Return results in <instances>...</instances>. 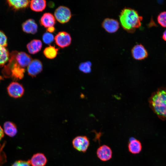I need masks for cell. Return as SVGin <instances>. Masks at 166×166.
Masks as SVG:
<instances>
[{
    "label": "cell",
    "instance_id": "52a82bcc",
    "mask_svg": "<svg viewBox=\"0 0 166 166\" xmlns=\"http://www.w3.org/2000/svg\"><path fill=\"white\" fill-rule=\"evenodd\" d=\"M54 40L58 46L64 48L70 44L72 39L68 33L65 31H61L58 32L55 36Z\"/></svg>",
    "mask_w": 166,
    "mask_h": 166
},
{
    "label": "cell",
    "instance_id": "7c38bea8",
    "mask_svg": "<svg viewBox=\"0 0 166 166\" xmlns=\"http://www.w3.org/2000/svg\"><path fill=\"white\" fill-rule=\"evenodd\" d=\"M119 23L117 20L109 18H105L102 23V27L108 32H116L119 27Z\"/></svg>",
    "mask_w": 166,
    "mask_h": 166
},
{
    "label": "cell",
    "instance_id": "cb8c5ba5",
    "mask_svg": "<svg viewBox=\"0 0 166 166\" xmlns=\"http://www.w3.org/2000/svg\"><path fill=\"white\" fill-rule=\"evenodd\" d=\"M42 39L45 44H49L53 41L54 37L52 34L47 32L44 34Z\"/></svg>",
    "mask_w": 166,
    "mask_h": 166
},
{
    "label": "cell",
    "instance_id": "2e32d148",
    "mask_svg": "<svg viewBox=\"0 0 166 166\" xmlns=\"http://www.w3.org/2000/svg\"><path fill=\"white\" fill-rule=\"evenodd\" d=\"M129 151L133 154H135L139 153L142 148L140 142L134 137L130 138L128 144Z\"/></svg>",
    "mask_w": 166,
    "mask_h": 166
},
{
    "label": "cell",
    "instance_id": "7402d4cb",
    "mask_svg": "<svg viewBox=\"0 0 166 166\" xmlns=\"http://www.w3.org/2000/svg\"><path fill=\"white\" fill-rule=\"evenodd\" d=\"M10 54L5 47L0 46V67H2L8 61Z\"/></svg>",
    "mask_w": 166,
    "mask_h": 166
},
{
    "label": "cell",
    "instance_id": "f546056e",
    "mask_svg": "<svg viewBox=\"0 0 166 166\" xmlns=\"http://www.w3.org/2000/svg\"><path fill=\"white\" fill-rule=\"evenodd\" d=\"M162 38L164 40L166 41V30L163 32Z\"/></svg>",
    "mask_w": 166,
    "mask_h": 166
},
{
    "label": "cell",
    "instance_id": "ba28073f",
    "mask_svg": "<svg viewBox=\"0 0 166 166\" xmlns=\"http://www.w3.org/2000/svg\"><path fill=\"white\" fill-rule=\"evenodd\" d=\"M42 68L41 61L38 59H34L32 60L27 66V72L30 76L34 77L42 71Z\"/></svg>",
    "mask_w": 166,
    "mask_h": 166
},
{
    "label": "cell",
    "instance_id": "9c48e42d",
    "mask_svg": "<svg viewBox=\"0 0 166 166\" xmlns=\"http://www.w3.org/2000/svg\"><path fill=\"white\" fill-rule=\"evenodd\" d=\"M97 154L98 157L104 161H108L112 157V151L108 145H103L97 149Z\"/></svg>",
    "mask_w": 166,
    "mask_h": 166
},
{
    "label": "cell",
    "instance_id": "3957f363",
    "mask_svg": "<svg viewBox=\"0 0 166 166\" xmlns=\"http://www.w3.org/2000/svg\"><path fill=\"white\" fill-rule=\"evenodd\" d=\"M15 52L13 51L10 54L8 62L5 65L2 73L5 77L10 78L14 80L17 81L23 77L25 69L22 67L16 61Z\"/></svg>",
    "mask_w": 166,
    "mask_h": 166
},
{
    "label": "cell",
    "instance_id": "d6986e66",
    "mask_svg": "<svg viewBox=\"0 0 166 166\" xmlns=\"http://www.w3.org/2000/svg\"><path fill=\"white\" fill-rule=\"evenodd\" d=\"M9 6L15 10L25 8L30 4V1L28 0H8Z\"/></svg>",
    "mask_w": 166,
    "mask_h": 166
},
{
    "label": "cell",
    "instance_id": "30bf717a",
    "mask_svg": "<svg viewBox=\"0 0 166 166\" xmlns=\"http://www.w3.org/2000/svg\"><path fill=\"white\" fill-rule=\"evenodd\" d=\"M132 53L134 58L137 60H141L146 57L148 53L144 47L141 44H137L132 48Z\"/></svg>",
    "mask_w": 166,
    "mask_h": 166
},
{
    "label": "cell",
    "instance_id": "9a60e30c",
    "mask_svg": "<svg viewBox=\"0 0 166 166\" xmlns=\"http://www.w3.org/2000/svg\"><path fill=\"white\" fill-rule=\"evenodd\" d=\"M55 22V18L54 16L49 13L44 14L40 20V24L46 28L53 26Z\"/></svg>",
    "mask_w": 166,
    "mask_h": 166
},
{
    "label": "cell",
    "instance_id": "603a6c76",
    "mask_svg": "<svg viewBox=\"0 0 166 166\" xmlns=\"http://www.w3.org/2000/svg\"><path fill=\"white\" fill-rule=\"evenodd\" d=\"M91 63L89 61L81 63L79 65V70L85 73H89L91 71Z\"/></svg>",
    "mask_w": 166,
    "mask_h": 166
},
{
    "label": "cell",
    "instance_id": "5b68a950",
    "mask_svg": "<svg viewBox=\"0 0 166 166\" xmlns=\"http://www.w3.org/2000/svg\"><path fill=\"white\" fill-rule=\"evenodd\" d=\"M73 147L79 151L85 152H86L89 145V141L86 136H78L72 141Z\"/></svg>",
    "mask_w": 166,
    "mask_h": 166
},
{
    "label": "cell",
    "instance_id": "d4e9b609",
    "mask_svg": "<svg viewBox=\"0 0 166 166\" xmlns=\"http://www.w3.org/2000/svg\"><path fill=\"white\" fill-rule=\"evenodd\" d=\"M157 20L161 26L166 27V11L160 12L157 16Z\"/></svg>",
    "mask_w": 166,
    "mask_h": 166
},
{
    "label": "cell",
    "instance_id": "5bb4252c",
    "mask_svg": "<svg viewBox=\"0 0 166 166\" xmlns=\"http://www.w3.org/2000/svg\"><path fill=\"white\" fill-rule=\"evenodd\" d=\"M22 27L23 31L27 33L34 34L37 32L38 25L35 21L32 19L25 21L23 23Z\"/></svg>",
    "mask_w": 166,
    "mask_h": 166
},
{
    "label": "cell",
    "instance_id": "83f0119b",
    "mask_svg": "<svg viewBox=\"0 0 166 166\" xmlns=\"http://www.w3.org/2000/svg\"><path fill=\"white\" fill-rule=\"evenodd\" d=\"M4 136V132L3 129L0 125V141Z\"/></svg>",
    "mask_w": 166,
    "mask_h": 166
},
{
    "label": "cell",
    "instance_id": "8fae6325",
    "mask_svg": "<svg viewBox=\"0 0 166 166\" xmlns=\"http://www.w3.org/2000/svg\"><path fill=\"white\" fill-rule=\"evenodd\" d=\"M15 57L18 63L23 68L27 67L32 60L30 55L23 52L15 51Z\"/></svg>",
    "mask_w": 166,
    "mask_h": 166
},
{
    "label": "cell",
    "instance_id": "6da1fadb",
    "mask_svg": "<svg viewBox=\"0 0 166 166\" xmlns=\"http://www.w3.org/2000/svg\"><path fill=\"white\" fill-rule=\"evenodd\" d=\"M150 106L159 118L166 121V87H161L154 92L150 97Z\"/></svg>",
    "mask_w": 166,
    "mask_h": 166
},
{
    "label": "cell",
    "instance_id": "f1b7e54d",
    "mask_svg": "<svg viewBox=\"0 0 166 166\" xmlns=\"http://www.w3.org/2000/svg\"><path fill=\"white\" fill-rule=\"evenodd\" d=\"M47 32L51 33L53 32L55 30V28L54 26L50 27L47 28Z\"/></svg>",
    "mask_w": 166,
    "mask_h": 166
},
{
    "label": "cell",
    "instance_id": "484cf974",
    "mask_svg": "<svg viewBox=\"0 0 166 166\" xmlns=\"http://www.w3.org/2000/svg\"><path fill=\"white\" fill-rule=\"evenodd\" d=\"M7 45V37L5 34L0 30V46L5 47Z\"/></svg>",
    "mask_w": 166,
    "mask_h": 166
},
{
    "label": "cell",
    "instance_id": "4fadbf2b",
    "mask_svg": "<svg viewBox=\"0 0 166 166\" xmlns=\"http://www.w3.org/2000/svg\"><path fill=\"white\" fill-rule=\"evenodd\" d=\"M28 161L32 166H45L47 162L46 156L41 153L35 154Z\"/></svg>",
    "mask_w": 166,
    "mask_h": 166
},
{
    "label": "cell",
    "instance_id": "7a4b0ae2",
    "mask_svg": "<svg viewBox=\"0 0 166 166\" xmlns=\"http://www.w3.org/2000/svg\"><path fill=\"white\" fill-rule=\"evenodd\" d=\"M119 19L123 28L129 32H133L141 25L143 19L137 12L133 9L125 7L121 11Z\"/></svg>",
    "mask_w": 166,
    "mask_h": 166
},
{
    "label": "cell",
    "instance_id": "e0dca14e",
    "mask_svg": "<svg viewBox=\"0 0 166 166\" xmlns=\"http://www.w3.org/2000/svg\"><path fill=\"white\" fill-rule=\"evenodd\" d=\"M42 47V43L39 39H33L27 45L26 47L29 52L35 54L39 52Z\"/></svg>",
    "mask_w": 166,
    "mask_h": 166
},
{
    "label": "cell",
    "instance_id": "ffe728a7",
    "mask_svg": "<svg viewBox=\"0 0 166 166\" xmlns=\"http://www.w3.org/2000/svg\"><path fill=\"white\" fill-rule=\"evenodd\" d=\"M30 7L34 11L39 12L43 11L46 6V1L45 0H32L30 1Z\"/></svg>",
    "mask_w": 166,
    "mask_h": 166
},
{
    "label": "cell",
    "instance_id": "ac0fdd59",
    "mask_svg": "<svg viewBox=\"0 0 166 166\" xmlns=\"http://www.w3.org/2000/svg\"><path fill=\"white\" fill-rule=\"evenodd\" d=\"M3 128L4 132L10 137L14 136L17 133L16 125L12 122L7 121L5 122L3 124Z\"/></svg>",
    "mask_w": 166,
    "mask_h": 166
},
{
    "label": "cell",
    "instance_id": "4316f807",
    "mask_svg": "<svg viewBox=\"0 0 166 166\" xmlns=\"http://www.w3.org/2000/svg\"><path fill=\"white\" fill-rule=\"evenodd\" d=\"M12 166H30L29 161L18 160L15 161Z\"/></svg>",
    "mask_w": 166,
    "mask_h": 166
},
{
    "label": "cell",
    "instance_id": "277c9868",
    "mask_svg": "<svg viewBox=\"0 0 166 166\" xmlns=\"http://www.w3.org/2000/svg\"><path fill=\"white\" fill-rule=\"evenodd\" d=\"M70 10L67 7L60 6L54 11V16L57 21L61 23L67 22L71 17Z\"/></svg>",
    "mask_w": 166,
    "mask_h": 166
},
{
    "label": "cell",
    "instance_id": "8992f818",
    "mask_svg": "<svg viewBox=\"0 0 166 166\" xmlns=\"http://www.w3.org/2000/svg\"><path fill=\"white\" fill-rule=\"evenodd\" d=\"M7 89L9 95L15 98L22 97L24 92V88L22 85L16 81H13L10 83Z\"/></svg>",
    "mask_w": 166,
    "mask_h": 166
},
{
    "label": "cell",
    "instance_id": "44dd1931",
    "mask_svg": "<svg viewBox=\"0 0 166 166\" xmlns=\"http://www.w3.org/2000/svg\"><path fill=\"white\" fill-rule=\"evenodd\" d=\"M58 50V49L56 48L55 46L50 45L44 49L43 53L47 58L53 59L57 56Z\"/></svg>",
    "mask_w": 166,
    "mask_h": 166
}]
</instances>
